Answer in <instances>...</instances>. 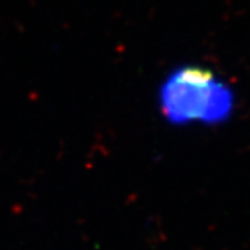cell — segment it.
Instances as JSON below:
<instances>
[{"label": "cell", "instance_id": "cell-1", "mask_svg": "<svg viewBox=\"0 0 250 250\" xmlns=\"http://www.w3.org/2000/svg\"><path fill=\"white\" fill-rule=\"evenodd\" d=\"M161 116L172 125H218L232 117V86L208 68L182 65L168 72L157 90Z\"/></svg>", "mask_w": 250, "mask_h": 250}]
</instances>
